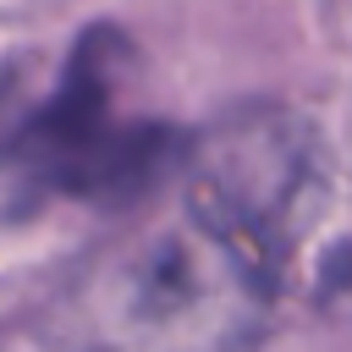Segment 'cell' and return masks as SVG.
<instances>
[{"label": "cell", "instance_id": "cell-1", "mask_svg": "<svg viewBox=\"0 0 352 352\" xmlns=\"http://www.w3.org/2000/svg\"><path fill=\"white\" fill-rule=\"evenodd\" d=\"M104 242L50 302L38 352H258L302 231L253 209L198 165Z\"/></svg>", "mask_w": 352, "mask_h": 352}, {"label": "cell", "instance_id": "cell-2", "mask_svg": "<svg viewBox=\"0 0 352 352\" xmlns=\"http://www.w3.org/2000/svg\"><path fill=\"white\" fill-rule=\"evenodd\" d=\"M132 44L94 28L55 77L0 126V214L50 204H148L170 187L187 132L126 104Z\"/></svg>", "mask_w": 352, "mask_h": 352}, {"label": "cell", "instance_id": "cell-3", "mask_svg": "<svg viewBox=\"0 0 352 352\" xmlns=\"http://www.w3.org/2000/svg\"><path fill=\"white\" fill-rule=\"evenodd\" d=\"M314 302H319L330 319L352 324V242H341V248L319 264V275H314Z\"/></svg>", "mask_w": 352, "mask_h": 352}]
</instances>
